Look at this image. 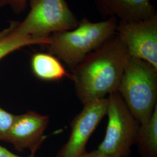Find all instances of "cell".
Masks as SVG:
<instances>
[{"mask_svg": "<svg viewBox=\"0 0 157 157\" xmlns=\"http://www.w3.org/2000/svg\"><path fill=\"white\" fill-rule=\"evenodd\" d=\"M130 57L117 33L86 56L70 74L79 101L84 105L118 91Z\"/></svg>", "mask_w": 157, "mask_h": 157, "instance_id": "1", "label": "cell"}, {"mask_svg": "<svg viewBox=\"0 0 157 157\" xmlns=\"http://www.w3.org/2000/svg\"><path fill=\"white\" fill-rule=\"evenodd\" d=\"M118 23L115 17L98 22L84 17L75 28L52 34L45 46L49 53L72 69L116 33Z\"/></svg>", "mask_w": 157, "mask_h": 157, "instance_id": "2", "label": "cell"}, {"mask_svg": "<svg viewBox=\"0 0 157 157\" xmlns=\"http://www.w3.org/2000/svg\"><path fill=\"white\" fill-rule=\"evenodd\" d=\"M118 91L137 121L146 123L157 105V69L130 57Z\"/></svg>", "mask_w": 157, "mask_h": 157, "instance_id": "3", "label": "cell"}, {"mask_svg": "<svg viewBox=\"0 0 157 157\" xmlns=\"http://www.w3.org/2000/svg\"><path fill=\"white\" fill-rule=\"evenodd\" d=\"M30 10L13 32L35 39L49 40L52 34L75 28L79 20L66 0H30Z\"/></svg>", "mask_w": 157, "mask_h": 157, "instance_id": "4", "label": "cell"}, {"mask_svg": "<svg viewBox=\"0 0 157 157\" xmlns=\"http://www.w3.org/2000/svg\"><path fill=\"white\" fill-rule=\"evenodd\" d=\"M107 129L97 150L111 157H127L136 144L140 124L118 91L107 98Z\"/></svg>", "mask_w": 157, "mask_h": 157, "instance_id": "5", "label": "cell"}, {"mask_svg": "<svg viewBox=\"0 0 157 157\" xmlns=\"http://www.w3.org/2000/svg\"><path fill=\"white\" fill-rule=\"evenodd\" d=\"M116 33L130 57L144 61L157 69V15L137 22L119 21Z\"/></svg>", "mask_w": 157, "mask_h": 157, "instance_id": "6", "label": "cell"}, {"mask_svg": "<svg viewBox=\"0 0 157 157\" xmlns=\"http://www.w3.org/2000/svg\"><path fill=\"white\" fill-rule=\"evenodd\" d=\"M107 98L84 104L81 112L71 124L69 139L56 157H80L86 152L87 143L102 119L107 114Z\"/></svg>", "mask_w": 157, "mask_h": 157, "instance_id": "7", "label": "cell"}, {"mask_svg": "<svg viewBox=\"0 0 157 157\" xmlns=\"http://www.w3.org/2000/svg\"><path fill=\"white\" fill-rule=\"evenodd\" d=\"M49 122L48 116L34 111L16 115L6 142L10 143L17 151L28 149L31 153H36L46 138L44 133Z\"/></svg>", "mask_w": 157, "mask_h": 157, "instance_id": "8", "label": "cell"}, {"mask_svg": "<svg viewBox=\"0 0 157 157\" xmlns=\"http://www.w3.org/2000/svg\"><path fill=\"white\" fill-rule=\"evenodd\" d=\"M100 14L119 21L137 22L157 15L151 0H94Z\"/></svg>", "mask_w": 157, "mask_h": 157, "instance_id": "9", "label": "cell"}, {"mask_svg": "<svg viewBox=\"0 0 157 157\" xmlns=\"http://www.w3.org/2000/svg\"><path fill=\"white\" fill-rule=\"evenodd\" d=\"M30 67L34 75L43 81L57 82L71 77L61 61L49 52L34 54L31 57Z\"/></svg>", "mask_w": 157, "mask_h": 157, "instance_id": "10", "label": "cell"}, {"mask_svg": "<svg viewBox=\"0 0 157 157\" xmlns=\"http://www.w3.org/2000/svg\"><path fill=\"white\" fill-rule=\"evenodd\" d=\"M136 144L143 157H157V105L151 117L140 124Z\"/></svg>", "mask_w": 157, "mask_h": 157, "instance_id": "11", "label": "cell"}, {"mask_svg": "<svg viewBox=\"0 0 157 157\" xmlns=\"http://www.w3.org/2000/svg\"><path fill=\"white\" fill-rule=\"evenodd\" d=\"M50 40L35 39L30 37L20 36L13 32L0 40V61L8 55L23 47L29 45H47Z\"/></svg>", "mask_w": 157, "mask_h": 157, "instance_id": "12", "label": "cell"}, {"mask_svg": "<svg viewBox=\"0 0 157 157\" xmlns=\"http://www.w3.org/2000/svg\"><path fill=\"white\" fill-rule=\"evenodd\" d=\"M15 117L16 115L0 107V141L6 142V136Z\"/></svg>", "mask_w": 157, "mask_h": 157, "instance_id": "13", "label": "cell"}, {"mask_svg": "<svg viewBox=\"0 0 157 157\" xmlns=\"http://www.w3.org/2000/svg\"><path fill=\"white\" fill-rule=\"evenodd\" d=\"M30 0H0V8L5 6H10L16 13L23 11Z\"/></svg>", "mask_w": 157, "mask_h": 157, "instance_id": "14", "label": "cell"}, {"mask_svg": "<svg viewBox=\"0 0 157 157\" xmlns=\"http://www.w3.org/2000/svg\"><path fill=\"white\" fill-rule=\"evenodd\" d=\"M35 154L36 153H31L30 155L28 157H21L13 154L5 147L0 145V157H36Z\"/></svg>", "mask_w": 157, "mask_h": 157, "instance_id": "15", "label": "cell"}, {"mask_svg": "<svg viewBox=\"0 0 157 157\" xmlns=\"http://www.w3.org/2000/svg\"><path fill=\"white\" fill-rule=\"evenodd\" d=\"M17 23H18V22H15V21L12 22L10 23V25H9V26L1 30L0 31V40L2 39L3 38L6 37V36H7L8 34L12 33V32L16 28Z\"/></svg>", "mask_w": 157, "mask_h": 157, "instance_id": "16", "label": "cell"}, {"mask_svg": "<svg viewBox=\"0 0 157 157\" xmlns=\"http://www.w3.org/2000/svg\"><path fill=\"white\" fill-rule=\"evenodd\" d=\"M80 157H111L107 155L104 153L97 149L90 152H86Z\"/></svg>", "mask_w": 157, "mask_h": 157, "instance_id": "17", "label": "cell"}]
</instances>
